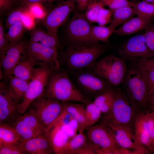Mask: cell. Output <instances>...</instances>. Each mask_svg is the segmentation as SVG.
<instances>
[{"label":"cell","instance_id":"cell-41","mask_svg":"<svg viewBox=\"0 0 154 154\" xmlns=\"http://www.w3.org/2000/svg\"><path fill=\"white\" fill-rule=\"evenodd\" d=\"M20 143L0 145V154H25Z\"/></svg>","mask_w":154,"mask_h":154},{"label":"cell","instance_id":"cell-47","mask_svg":"<svg viewBox=\"0 0 154 154\" xmlns=\"http://www.w3.org/2000/svg\"><path fill=\"white\" fill-rule=\"evenodd\" d=\"M96 154H118L117 151L109 148L98 147L95 150Z\"/></svg>","mask_w":154,"mask_h":154},{"label":"cell","instance_id":"cell-49","mask_svg":"<svg viewBox=\"0 0 154 154\" xmlns=\"http://www.w3.org/2000/svg\"><path fill=\"white\" fill-rule=\"evenodd\" d=\"M147 108H149L151 111H154V89L148 96Z\"/></svg>","mask_w":154,"mask_h":154},{"label":"cell","instance_id":"cell-39","mask_svg":"<svg viewBox=\"0 0 154 154\" xmlns=\"http://www.w3.org/2000/svg\"><path fill=\"white\" fill-rule=\"evenodd\" d=\"M105 6L109 9H115L125 6L132 7L135 3L129 0H101Z\"/></svg>","mask_w":154,"mask_h":154},{"label":"cell","instance_id":"cell-24","mask_svg":"<svg viewBox=\"0 0 154 154\" xmlns=\"http://www.w3.org/2000/svg\"><path fill=\"white\" fill-rule=\"evenodd\" d=\"M112 10V18L109 25L115 30L135 15L132 7L130 6L123 7Z\"/></svg>","mask_w":154,"mask_h":154},{"label":"cell","instance_id":"cell-43","mask_svg":"<svg viewBox=\"0 0 154 154\" xmlns=\"http://www.w3.org/2000/svg\"><path fill=\"white\" fill-rule=\"evenodd\" d=\"M147 123L150 137L151 146L153 151L154 145V115L153 112L146 111Z\"/></svg>","mask_w":154,"mask_h":154},{"label":"cell","instance_id":"cell-21","mask_svg":"<svg viewBox=\"0 0 154 154\" xmlns=\"http://www.w3.org/2000/svg\"><path fill=\"white\" fill-rule=\"evenodd\" d=\"M37 65L36 62L25 53L12 71L11 74L21 79L29 82Z\"/></svg>","mask_w":154,"mask_h":154},{"label":"cell","instance_id":"cell-45","mask_svg":"<svg viewBox=\"0 0 154 154\" xmlns=\"http://www.w3.org/2000/svg\"><path fill=\"white\" fill-rule=\"evenodd\" d=\"M58 0H13L14 3H19L20 5L31 7L32 5L41 3H51Z\"/></svg>","mask_w":154,"mask_h":154},{"label":"cell","instance_id":"cell-36","mask_svg":"<svg viewBox=\"0 0 154 154\" xmlns=\"http://www.w3.org/2000/svg\"><path fill=\"white\" fill-rule=\"evenodd\" d=\"M105 6L101 0H90L85 13L87 18L91 23H96L99 12Z\"/></svg>","mask_w":154,"mask_h":154},{"label":"cell","instance_id":"cell-22","mask_svg":"<svg viewBox=\"0 0 154 154\" xmlns=\"http://www.w3.org/2000/svg\"><path fill=\"white\" fill-rule=\"evenodd\" d=\"M29 35L30 42H39L57 51L59 46L57 38L49 33L46 30L35 28L31 30Z\"/></svg>","mask_w":154,"mask_h":154},{"label":"cell","instance_id":"cell-34","mask_svg":"<svg viewBox=\"0 0 154 154\" xmlns=\"http://www.w3.org/2000/svg\"><path fill=\"white\" fill-rule=\"evenodd\" d=\"M132 7L137 15L149 19L154 15V3L142 1L135 3Z\"/></svg>","mask_w":154,"mask_h":154},{"label":"cell","instance_id":"cell-44","mask_svg":"<svg viewBox=\"0 0 154 154\" xmlns=\"http://www.w3.org/2000/svg\"><path fill=\"white\" fill-rule=\"evenodd\" d=\"M98 147L91 142H86L80 147L74 151L72 154H94Z\"/></svg>","mask_w":154,"mask_h":154},{"label":"cell","instance_id":"cell-26","mask_svg":"<svg viewBox=\"0 0 154 154\" xmlns=\"http://www.w3.org/2000/svg\"><path fill=\"white\" fill-rule=\"evenodd\" d=\"M22 139L13 127L9 123L0 124V145L19 144Z\"/></svg>","mask_w":154,"mask_h":154},{"label":"cell","instance_id":"cell-7","mask_svg":"<svg viewBox=\"0 0 154 154\" xmlns=\"http://www.w3.org/2000/svg\"><path fill=\"white\" fill-rule=\"evenodd\" d=\"M54 70L45 65L35 68L27 90L19 104V114H23L33 102L43 94L48 79Z\"/></svg>","mask_w":154,"mask_h":154},{"label":"cell","instance_id":"cell-25","mask_svg":"<svg viewBox=\"0 0 154 154\" xmlns=\"http://www.w3.org/2000/svg\"><path fill=\"white\" fill-rule=\"evenodd\" d=\"M115 95V89L111 86L96 97L93 102L101 112L106 114L111 108Z\"/></svg>","mask_w":154,"mask_h":154},{"label":"cell","instance_id":"cell-23","mask_svg":"<svg viewBox=\"0 0 154 154\" xmlns=\"http://www.w3.org/2000/svg\"><path fill=\"white\" fill-rule=\"evenodd\" d=\"M65 111L72 118L76 120L80 125L78 131L86 129L85 108L81 104L70 102H63Z\"/></svg>","mask_w":154,"mask_h":154},{"label":"cell","instance_id":"cell-53","mask_svg":"<svg viewBox=\"0 0 154 154\" xmlns=\"http://www.w3.org/2000/svg\"><path fill=\"white\" fill-rule=\"evenodd\" d=\"M153 150H154V145L153 147Z\"/></svg>","mask_w":154,"mask_h":154},{"label":"cell","instance_id":"cell-4","mask_svg":"<svg viewBox=\"0 0 154 154\" xmlns=\"http://www.w3.org/2000/svg\"><path fill=\"white\" fill-rule=\"evenodd\" d=\"M123 82L124 93L131 104L139 110L147 108V86L137 68H131L127 71Z\"/></svg>","mask_w":154,"mask_h":154},{"label":"cell","instance_id":"cell-16","mask_svg":"<svg viewBox=\"0 0 154 154\" xmlns=\"http://www.w3.org/2000/svg\"><path fill=\"white\" fill-rule=\"evenodd\" d=\"M112 130L119 145L121 148L139 149L149 153V151L138 141L133 128L116 125H108Z\"/></svg>","mask_w":154,"mask_h":154},{"label":"cell","instance_id":"cell-15","mask_svg":"<svg viewBox=\"0 0 154 154\" xmlns=\"http://www.w3.org/2000/svg\"><path fill=\"white\" fill-rule=\"evenodd\" d=\"M25 42L21 41L11 44L4 57L0 60V67L2 68L4 82L8 84L9 76L15 66L25 53Z\"/></svg>","mask_w":154,"mask_h":154},{"label":"cell","instance_id":"cell-17","mask_svg":"<svg viewBox=\"0 0 154 154\" xmlns=\"http://www.w3.org/2000/svg\"><path fill=\"white\" fill-rule=\"evenodd\" d=\"M20 145L25 154H49L53 153L48 138L44 134L22 141Z\"/></svg>","mask_w":154,"mask_h":154},{"label":"cell","instance_id":"cell-38","mask_svg":"<svg viewBox=\"0 0 154 154\" xmlns=\"http://www.w3.org/2000/svg\"><path fill=\"white\" fill-rule=\"evenodd\" d=\"M112 10L106 9L104 7L102 8L98 14L96 23L99 25L104 26L110 23L112 19Z\"/></svg>","mask_w":154,"mask_h":154},{"label":"cell","instance_id":"cell-35","mask_svg":"<svg viewBox=\"0 0 154 154\" xmlns=\"http://www.w3.org/2000/svg\"><path fill=\"white\" fill-rule=\"evenodd\" d=\"M101 112L93 102L87 104L85 108V115L87 128L92 126L100 119Z\"/></svg>","mask_w":154,"mask_h":154},{"label":"cell","instance_id":"cell-5","mask_svg":"<svg viewBox=\"0 0 154 154\" xmlns=\"http://www.w3.org/2000/svg\"><path fill=\"white\" fill-rule=\"evenodd\" d=\"M92 69L111 86L122 82L127 71L125 60L113 54L106 55L97 61Z\"/></svg>","mask_w":154,"mask_h":154},{"label":"cell","instance_id":"cell-51","mask_svg":"<svg viewBox=\"0 0 154 154\" xmlns=\"http://www.w3.org/2000/svg\"><path fill=\"white\" fill-rule=\"evenodd\" d=\"M143 1H144L147 2L154 3V0H142Z\"/></svg>","mask_w":154,"mask_h":154},{"label":"cell","instance_id":"cell-52","mask_svg":"<svg viewBox=\"0 0 154 154\" xmlns=\"http://www.w3.org/2000/svg\"><path fill=\"white\" fill-rule=\"evenodd\" d=\"M152 112H153V114H154V111H152Z\"/></svg>","mask_w":154,"mask_h":154},{"label":"cell","instance_id":"cell-46","mask_svg":"<svg viewBox=\"0 0 154 154\" xmlns=\"http://www.w3.org/2000/svg\"><path fill=\"white\" fill-rule=\"evenodd\" d=\"M14 3L13 0H0V15L1 16L7 12L10 11Z\"/></svg>","mask_w":154,"mask_h":154},{"label":"cell","instance_id":"cell-37","mask_svg":"<svg viewBox=\"0 0 154 154\" xmlns=\"http://www.w3.org/2000/svg\"><path fill=\"white\" fill-rule=\"evenodd\" d=\"M137 68L146 82L148 96L154 89V71L146 68L140 62H138Z\"/></svg>","mask_w":154,"mask_h":154},{"label":"cell","instance_id":"cell-32","mask_svg":"<svg viewBox=\"0 0 154 154\" xmlns=\"http://www.w3.org/2000/svg\"><path fill=\"white\" fill-rule=\"evenodd\" d=\"M83 131L71 138L63 148L61 154H72V153L83 145L86 142V138Z\"/></svg>","mask_w":154,"mask_h":154},{"label":"cell","instance_id":"cell-1","mask_svg":"<svg viewBox=\"0 0 154 154\" xmlns=\"http://www.w3.org/2000/svg\"><path fill=\"white\" fill-rule=\"evenodd\" d=\"M111 45L72 44L62 54L58 59L60 65L66 70L92 69L98 59L111 48Z\"/></svg>","mask_w":154,"mask_h":154},{"label":"cell","instance_id":"cell-2","mask_svg":"<svg viewBox=\"0 0 154 154\" xmlns=\"http://www.w3.org/2000/svg\"><path fill=\"white\" fill-rule=\"evenodd\" d=\"M62 102H84V96L77 89L64 68L54 70L48 78L42 94Z\"/></svg>","mask_w":154,"mask_h":154},{"label":"cell","instance_id":"cell-33","mask_svg":"<svg viewBox=\"0 0 154 154\" xmlns=\"http://www.w3.org/2000/svg\"><path fill=\"white\" fill-rule=\"evenodd\" d=\"M30 7L20 5L19 7L12 9L8 13L5 22L4 28L8 29L14 23L20 21H22L23 15Z\"/></svg>","mask_w":154,"mask_h":154},{"label":"cell","instance_id":"cell-20","mask_svg":"<svg viewBox=\"0 0 154 154\" xmlns=\"http://www.w3.org/2000/svg\"><path fill=\"white\" fill-rule=\"evenodd\" d=\"M151 19L137 15L127 21L118 29H116L114 33L119 36L133 34L145 29L151 23Z\"/></svg>","mask_w":154,"mask_h":154},{"label":"cell","instance_id":"cell-3","mask_svg":"<svg viewBox=\"0 0 154 154\" xmlns=\"http://www.w3.org/2000/svg\"><path fill=\"white\" fill-rule=\"evenodd\" d=\"M114 99L109 111L105 114L103 124L116 125L134 128L135 121L140 111L130 103L119 88L115 89Z\"/></svg>","mask_w":154,"mask_h":154},{"label":"cell","instance_id":"cell-42","mask_svg":"<svg viewBox=\"0 0 154 154\" xmlns=\"http://www.w3.org/2000/svg\"><path fill=\"white\" fill-rule=\"evenodd\" d=\"M145 30L143 34L146 44L154 54V24L151 23Z\"/></svg>","mask_w":154,"mask_h":154},{"label":"cell","instance_id":"cell-6","mask_svg":"<svg viewBox=\"0 0 154 154\" xmlns=\"http://www.w3.org/2000/svg\"><path fill=\"white\" fill-rule=\"evenodd\" d=\"M66 71L71 80L82 94L84 92L96 97L111 86L97 74L92 69Z\"/></svg>","mask_w":154,"mask_h":154},{"label":"cell","instance_id":"cell-10","mask_svg":"<svg viewBox=\"0 0 154 154\" xmlns=\"http://www.w3.org/2000/svg\"><path fill=\"white\" fill-rule=\"evenodd\" d=\"M31 104L45 130L54 122L64 110L63 102L43 95Z\"/></svg>","mask_w":154,"mask_h":154},{"label":"cell","instance_id":"cell-30","mask_svg":"<svg viewBox=\"0 0 154 154\" xmlns=\"http://www.w3.org/2000/svg\"><path fill=\"white\" fill-rule=\"evenodd\" d=\"M25 29V25L22 21L17 22L11 25L5 33V36L10 44L21 41Z\"/></svg>","mask_w":154,"mask_h":154},{"label":"cell","instance_id":"cell-19","mask_svg":"<svg viewBox=\"0 0 154 154\" xmlns=\"http://www.w3.org/2000/svg\"><path fill=\"white\" fill-rule=\"evenodd\" d=\"M134 129L137 138L140 144L145 148L147 147L149 151H153L147 123L146 111L145 112L140 111L138 112L135 121Z\"/></svg>","mask_w":154,"mask_h":154},{"label":"cell","instance_id":"cell-29","mask_svg":"<svg viewBox=\"0 0 154 154\" xmlns=\"http://www.w3.org/2000/svg\"><path fill=\"white\" fill-rule=\"evenodd\" d=\"M19 116L22 120L34 130L40 134H44L45 128L33 108H31L27 112Z\"/></svg>","mask_w":154,"mask_h":154},{"label":"cell","instance_id":"cell-18","mask_svg":"<svg viewBox=\"0 0 154 154\" xmlns=\"http://www.w3.org/2000/svg\"><path fill=\"white\" fill-rule=\"evenodd\" d=\"M45 133L49 140L53 153L61 154L63 148L70 138L62 130L57 122H54L46 129Z\"/></svg>","mask_w":154,"mask_h":154},{"label":"cell","instance_id":"cell-8","mask_svg":"<svg viewBox=\"0 0 154 154\" xmlns=\"http://www.w3.org/2000/svg\"><path fill=\"white\" fill-rule=\"evenodd\" d=\"M91 23L85 13L77 9L74 12L66 28L68 37L73 44L92 45L99 43H95L91 38Z\"/></svg>","mask_w":154,"mask_h":154},{"label":"cell","instance_id":"cell-40","mask_svg":"<svg viewBox=\"0 0 154 154\" xmlns=\"http://www.w3.org/2000/svg\"><path fill=\"white\" fill-rule=\"evenodd\" d=\"M3 21H0V60L5 56L10 46L9 42L5 36Z\"/></svg>","mask_w":154,"mask_h":154},{"label":"cell","instance_id":"cell-9","mask_svg":"<svg viewBox=\"0 0 154 154\" xmlns=\"http://www.w3.org/2000/svg\"><path fill=\"white\" fill-rule=\"evenodd\" d=\"M76 3V0H66L60 2L40 19V24L48 33L57 38L58 28L65 23L74 10Z\"/></svg>","mask_w":154,"mask_h":154},{"label":"cell","instance_id":"cell-31","mask_svg":"<svg viewBox=\"0 0 154 154\" xmlns=\"http://www.w3.org/2000/svg\"><path fill=\"white\" fill-rule=\"evenodd\" d=\"M29 82L11 74L9 78L8 85L21 100L23 99L27 90Z\"/></svg>","mask_w":154,"mask_h":154},{"label":"cell","instance_id":"cell-50","mask_svg":"<svg viewBox=\"0 0 154 154\" xmlns=\"http://www.w3.org/2000/svg\"><path fill=\"white\" fill-rule=\"evenodd\" d=\"M140 62L146 68L154 71V57Z\"/></svg>","mask_w":154,"mask_h":154},{"label":"cell","instance_id":"cell-14","mask_svg":"<svg viewBox=\"0 0 154 154\" xmlns=\"http://www.w3.org/2000/svg\"><path fill=\"white\" fill-rule=\"evenodd\" d=\"M87 136L90 141L98 147L109 148L116 150L119 154V145L111 128L108 125L101 124L86 128Z\"/></svg>","mask_w":154,"mask_h":154},{"label":"cell","instance_id":"cell-48","mask_svg":"<svg viewBox=\"0 0 154 154\" xmlns=\"http://www.w3.org/2000/svg\"><path fill=\"white\" fill-rule=\"evenodd\" d=\"M90 0H76L77 9L82 12L86 10Z\"/></svg>","mask_w":154,"mask_h":154},{"label":"cell","instance_id":"cell-13","mask_svg":"<svg viewBox=\"0 0 154 154\" xmlns=\"http://www.w3.org/2000/svg\"><path fill=\"white\" fill-rule=\"evenodd\" d=\"M20 99L8 84L0 82V124L9 123L19 115L18 108Z\"/></svg>","mask_w":154,"mask_h":154},{"label":"cell","instance_id":"cell-27","mask_svg":"<svg viewBox=\"0 0 154 154\" xmlns=\"http://www.w3.org/2000/svg\"><path fill=\"white\" fill-rule=\"evenodd\" d=\"M19 115H18L9 123L13 127L20 137L21 142L41 135L30 127L21 119Z\"/></svg>","mask_w":154,"mask_h":154},{"label":"cell","instance_id":"cell-11","mask_svg":"<svg viewBox=\"0 0 154 154\" xmlns=\"http://www.w3.org/2000/svg\"><path fill=\"white\" fill-rule=\"evenodd\" d=\"M118 54L125 60L141 62L154 57V54L148 48L144 34L133 36L120 47Z\"/></svg>","mask_w":154,"mask_h":154},{"label":"cell","instance_id":"cell-28","mask_svg":"<svg viewBox=\"0 0 154 154\" xmlns=\"http://www.w3.org/2000/svg\"><path fill=\"white\" fill-rule=\"evenodd\" d=\"M115 30L109 25L107 26L92 25L91 32V38L96 43H98L99 41L106 42Z\"/></svg>","mask_w":154,"mask_h":154},{"label":"cell","instance_id":"cell-12","mask_svg":"<svg viewBox=\"0 0 154 154\" xmlns=\"http://www.w3.org/2000/svg\"><path fill=\"white\" fill-rule=\"evenodd\" d=\"M25 54L33 58L39 66L46 65L54 70L60 68L57 51L39 42H25Z\"/></svg>","mask_w":154,"mask_h":154}]
</instances>
